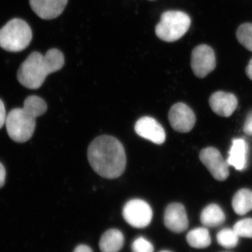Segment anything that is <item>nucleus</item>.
Instances as JSON below:
<instances>
[{"label": "nucleus", "mask_w": 252, "mask_h": 252, "mask_svg": "<svg viewBox=\"0 0 252 252\" xmlns=\"http://www.w3.org/2000/svg\"><path fill=\"white\" fill-rule=\"evenodd\" d=\"M88 159L94 171L104 178H118L126 169L124 146L112 136H99L94 139L88 149Z\"/></svg>", "instance_id": "nucleus-1"}, {"label": "nucleus", "mask_w": 252, "mask_h": 252, "mask_svg": "<svg viewBox=\"0 0 252 252\" xmlns=\"http://www.w3.org/2000/svg\"><path fill=\"white\" fill-rule=\"evenodd\" d=\"M64 64V55L59 49H50L45 55L35 51L28 56L18 69L17 79L24 87L38 89L49 74L59 71Z\"/></svg>", "instance_id": "nucleus-2"}, {"label": "nucleus", "mask_w": 252, "mask_h": 252, "mask_svg": "<svg viewBox=\"0 0 252 252\" xmlns=\"http://www.w3.org/2000/svg\"><path fill=\"white\" fill-rule=\"evenodd\" d=\"M47 104L36 95L28 97L23 108L12 109L6 115V131L10 138L18 143L31 140L36 127V118L45 114Z\"/></svg>", "instance_id": "nucleus-3"}, {"label": "nucleus", "mask_w": 252, "mask_h": 252, "mask_svg": "<svg viewBox=\"0 0 252 252\" xmlns=\"http://www.w3.org/2000/svg\"><path fill=\"white\" fill-rule=\"evenodd\" d=\"M32 32L29 25L20 18H14L0 29V47L10 52H20L29 46Z\"/></svg>", "instance_id": "nucleus-4"}, {"label": "nucleus", "mask_w": 252, "mask_h": 252, "mask_svg": "<svg viewBox=\"0 0 252 252\" xmlns=\"http://www.w3.org/2000/svg\"><path fill=\"white\" fill-rule=\"evenodd\" d=\"M190 24L191 20L183 11H165L161 15L160 22L156 26V34L162 41L174 42L185 35Z\"/></svg>", "instance_id": "nucleus-5"}, {"label": "nucleus", "mask_w": 252, "mask_h": 252, "mask_svg": "<svg viewBox=\"0 0 252 252\" xmlns=\"http://www.w3.org/2000/svg\"><path fill=\"white\" fill-rule=\"evenodd\" d=\"M126 221L136 228H144L152 222L153 212L147 202L140 199H133L126 204L123 210Z\"/></svg>", "instance_id": "nucleus-6"}, {"label": "nucleus", "mask_w": 252, "mask_h": 252, "mask_svg": "<svg viewBox=\"0 0 252 252\" xmlns=\"http://www.w3.org/2000/svg\"><path fill=\"white\" fill-rule=\"evenodd\" d=\"M190 65L196 77L205 78L216 67L215 51L206 44L196 46L192 51Z\"/></svg>", "instance_id": "nucleus-7"}, {"label": "nucleus", "mask_w": 252, "mask_h": 252, "mask_svg": "<svg viewBox=\"0 0 252 252\" xmlns=\"http://www.w3.org/2000/svg\"><path fill=\"white\" fill-rule=\"evenodd\" d=\"M200 159L215 180L224 181L229 175L228 162L214 147H207L200 152Z\"/></svg>", "instance_id": "nucleus-8"}, {"label": "nucleus", "mask_w": 252, "mask_h": 252, "mask_svg": "<svg viewBox=\"0 0 252 252\" xmlns=\"http://www.w3.org/2000/svg\"><path fill=\"white\" fill-rule=\"evenodd\" d=\"M169 121L174 130L179 132H189L195 124V114L185 103L174 104L169 112Z\"/></svg>", "instance_id": "nucleus-9"}, {"label": "nucleus", "mask_w": 252, "mask_h": 252, "mask_svg": "<svg viewBox=\"0 0 252 252\" xmlns=\"http://www.w3.org/2000/svg\"><path fill=\"white\" fill-rule=\"evenodd\" d=\"M135 130L140 137L159 145L163 144L166 139L163 127L152 117L140 118L136 122Z\"/></svg>", "instance_id": "nucleus-10"}, {"label": "nucleus", "mask_w": 252, "mask_h": 252, "mask_svg": "<svg viewBox=\"0 0 252 252\" xmlns=\"http://www.w3.org/2000/svg\"><path fill=\"white\" fill-rule=\"evenodd\" d=\"M164 223L174 233H182L187 230L189 220L184 205L177 203L170 204L164 214Z\"/></svg>", "instance_id": "nucleus-11"}, {"label": "nucleus", "mask_w": 252, "mask_h": 252, "mask_svg": "<svg viewBox=\"0 0 252 252\" xmlns=\"http://www.w3.org/2000/svg\"><path fill=\"white\" fill-rule=\"evenodd\" d=\"M68 0H30L32 9L41 19L52 20L62 14Z\"/></svg>", "instance_id": "nucleus-12"}, {"label": "nucleus", "mask_w": 252, "mask_h": 252, "mask_svg": "<svg viewBox=\"0 0 252 252\" xmlns=\"http://www.w3.org/2000/svg\"><path fill=\"white\" fill-rule=\"evenodd\" d=\"M209 103L217 115L229 117L235 112L238 102L234 94L223 91H217L212 94Z\"/></svg>", "instance_id": "nucleus-13"}, {"label": "nucleus", "mask_w": 252, "mask_h": 252, "mask_svg": "<svg viewBox=\"0 0 252 252\" xmlns=\"http://www.w3.org/2000/svg\"><path fill=\"white\" fill-rule=\"evenodd\" d=\"M248 161V145L243 139H235L233 141L228 157V165L236 170H243L246 167Z\"/></svg>", "instance_id": "nucleus-14"}, {"label": "nucleus", "mask_w": 252, "mask_h": 252, "mask_svg": "<svg viewBox=\"0 0 252 252\" xmlns=\"http://www.w3.org/2000/svg\"><path fill=\"white\" fill-rule=\"evenodd\" d=\"M124 244V237L117 229H110L102 235L99 241V250L102 252H119Z\"/></svg>", "instance_id": "nucleus-15"}, {"label": "nucleus", "mask_w": 252, "mask_h": 252, "mask_svg": "<svg viewBox=\"0 0 252 252\" xmlns=\"http://www.w3.org/2000/svg\"><path fill=\"white\" fill-rule=\"evenodd\" d=\"M225 214L216 204H211L205 207L200 215L202 223L207 227H217L225 221Z\"/></svg>", "instance_id": "nucleus-16"}, {"label": "nucleus", "mask_w": 252, "mask_h": 252, "mask_svg": "<svg viewBox=\"0 0 252 252\" xmlns=\"http://www.w3.org/2000/svg\"><path fill=\"white\" fill-rule=\"evenodd\" d=\"M232 206L235 213L246 215L252 210V192L247 189L239 190L232 200Z\"/></svg>", "instance_id": "nucleus-17"}, {"label": "nucleus", "mask_w": 252, "mask_h": 252, "mask_svg": "<svg viewBox=\"0 0 252 252\" xmlns=\"http://www.w3.org/2000/svg\"><path fill=\"white\" fill-rule=\"evenodd\" d=\"M187 240L192 248L203 249L210 246L211 237L207 228H197L189 232Z\"/></svg>", "instance_id": "nucleus-18"}, {"label": "nucleus", "mask_w": 252, "mask_h": 252, "mask_svg": "<svg viewBox=\"0 0 252 252\" xmlns=\"http://www.w3.org/2000/svg\"><path fill=\"white\" fill-rule=\"evenodd\" d=\"M236 36L239 42L252 52V23H243L239 26Z\"/></svg>", "instance_id": "nucleus-19"}, {"label": "nucleus", "mask_w": 252, "mask_h": 252, "mask_svg": "<svg viewBox=\"0 0 252 252\" xmlns=\"http://www.w3.org/2000/svg\"><path fill=\"white\" fill-rule=\"evenodd\" d=\"M217 241L220 246L225 248H234L238 245V235L234 230L224 228L217 234Z\"/></svg>", "instance_id": "nucleus-20"}, {"label": "nucleus", "mask_w": 252, "mask_h": 252, "mask_svg": "<svg viewBox=\"0 0 252 252\" xmlns=\"http://www.w3.org/2000/svg\"><path fill=\"white\" fill-rule=\"evenodd\" d=\"M233 230L238 236L252 238V219H244L239 220L235 223Z\"/></svg>", "instance_id": "nucleus-21"}, {"label": "nucleus", "mask_w": 252, "mask_h": 252, "mask_svg": "<svg viewBox=\"0 0 252 252\" xmlns=\"http://www.w3.org/2000/svg\"><path fill=\"white\" fill-rule=\"evenodd\" d=\"M132 252H154L153 245L147 239L140 237L132 244Z\"/></svg>", "instance_id": "nucleus-22"}, {"label": "nucleus", "mask_w": 252, "mask_h": 252, "mask_svg": "<svg viewBox=\"0 0 252 252\" xmlns=\"http://www.w3.org/2000/svg\"><path fill=\"white\" fill-rule=\"evenodd\" d=\"M244 132L247 135L252 136V112L248 114L244 126Z\"/></svg>", "instance_id": "nucleus-23"}, {"label": "nucleus", "mask_w": 252, "mask_h": 252, "mask_svg": "<svg viewBox=\"0 0 252 252\" xmlns=\"http://www.w3.org/2000/svg\"><path fill=\"white\" fill-rule=\"evenodd\" d=\"M6 109L4 102L1 99H0V129L4 126L5 122H6Z\"/></svg>", "instance_id": "nucleus-24"}, {"label": "nucleus", "mask_w": 252, "mask_h": 252, "mask_svg": "<svg viewBox=\"0 0 252 252\" xmlns=\"http://www.w3.org/2000/svg\"><path fill=\"white\" fill-rule=\"evenodd\" d=\"M6 181V170L1 162H0V188L4 187Z\"/></svg>", "instance_id": "nucleus-25"}, {"label": "nucleus", "mask_w": 252, "mask_h": 252, "mask_svg": "<svg viewBox=\"0 0 252 252\" xmlns=\"http://www.w3.org/2000/svg\"><path fill=\"white\" fill-rule=\"evenodd\" d=\"M74 252H93V251L87 245H81L77 247Z\"/></svg>", "instance_id": "nucleus-26"}, {"label": "nucleus", "mask_w": 252, "mask_h": 252, "mask_svg": "<svg viewBox=\"0 0 252 252\" xmlns=\"http://www.w3.org/2000/svg\"><path fill=\"white\" fill-rule=\"evenodd\" d=\"M246 74L248 77L252 80V58L249 63L248 65L246 68Z\"/></svg>", "instance_id": "nucleus-27"}, {"label": "nucleus", "mask_w": 252, "mask_h": 252, "mask_svg": "<svg viewBox=\"0 0 252 252\" xmlns=\"http://www.w3.org/2000/svg\"><path fill=\"white\" fill-rule=\"evenodd\" d=\"M170 252V251H161V252Z\"/></svg>", "instance_id": "nucleus-28"}, {"label": "nucleus", "mask_w": 252, "mask_h": 252, "mask_svg": "<svg viewBox=\"0 0 252 252\" xmlns=\"http://www.w3.org/2000/svg\"><path fill=\"white\" fill-rule=\"evenodd\" d=\"M150 1H154V0H150Z\"/></svg>", "instance_id": "nucleus-29"}]
</instances>
